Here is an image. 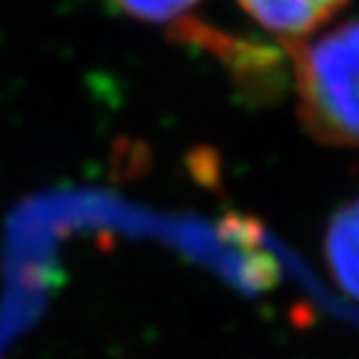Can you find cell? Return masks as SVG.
I'll return each mask as SVG.
<instances>
[{
	"label": "cell",
	"instance_id": "1",
	"mask_svg": "<svg viewBox=\"0 0 359 359\" xmlns=\"http://www.w3.org/2000/svg\"><path fill=\"white\" fill-rule=\"evenodd\" d=\"M299 115L320 140L357 137V25L352 20L294 45Z\"/></svg>",
	"mask_w": 359,
	"mask_h": 359
},
{
	"label": "cell",
	"instance_id": "2",
	"mask_svg": "<svg viewBox=\"0 0 359 359\" xmlns=\"http://www.w3.org/2000/svg\"><path fill=\"white\" fill-rule=\"evenodd\" d=\"M267 33L287 43L307 40L347 6V0H237Z\"/></svg>",
	"mask_w": 359,
	"mask_h": 359
},
{
	"label": "cell",
	"instance_id": "3",
	"mask_svg": "<svg viewBox=\"0 0 359 359\" xmlns=\"http://www.w3.org/2000/svg\"><path fill=\"white\" fill-rule=\"evenodd\" d=\"M325 257L334 282L347 292V297H354L357 292V208L354 202L339 210V215L327 227Z\"/></svg>",
	"mask_w": 359,
	"mask_h": 359
},
{
	"label": "cell",
	"instance_id": "4",
	"mask_svg": "<svg viewBox=\"0 0 359 359\" xmlns=\"http://www.w3.org/2000/svg\"><path fill=\"white\" fill-rule=\"evenodd\" d=\"M125 15L145 22H172L192 11L200 0H112Z\"/></svg>",
	"mask_w": 359,
	"mask_h": 359
}]
</instances>
